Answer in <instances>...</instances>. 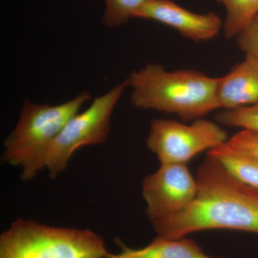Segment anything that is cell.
I'll use <instances>...</instances> for the list:
<instances>
[{
	"label": "cell",
	"instance_id": "5",
	"mask_svg": "<svg viewBox=\"0 0 258 258\" xmlns=\"http://www.w3.org/2000/svg\"><path fill=\"white\" fill-rule=\"evenodd\" d=\"M125 82L97 97L84 111L76 113L61 129L47 150L45 168L55 179L67 167L76 151L106 142L111 131V118L121 98Z\"/></svg>",
	"mask_w": 258,
	"mask_h": 258
},
{
	"label": "cell",
	"instance_id": "13",
	"mask_svg": "<svg viewBox=\"0 0 258 258\" xmlns=\"http://www.w3.org/2000/svg\"><path fill=\"white\" fill-rule=\"evenodd\" d=\"M149 0H104L105 10L102 22L110 28L124 25L136 18Z\"/></svg>",
	"mask_w": 258,
	"mask_h": 258
},
{
	"label": "cell",
	"instance_id": "11",
	"mask_svg": "<svg viewBox=\"0 0 258 258\" xmlns=\"http://www.w3.org/2000/svg\"><path fill=\"white\" fill-rule=\"evenodd\" d=\"M208 155L235 179L258 191V158L231 147L227 142L208 151Z\"/></svg>",
	"mask_w": 258,
	"mask_h": 258
},
{
	"label": "cell",
	"instance_id": "9",
	"mask_svg": "<svg viewBox=\"0 0 258 258\" xmlns=\"http://www.w3.org/2000/svg\"><path fill=\"white\" fill-rule=\"evenodd\" d=\"M219 108L235 109L258 103V58L246 55L229 74L217 78Z\"/></svg>",
	"mask_w": 258,
	"mask_h": 258
},
{
	"label": "cell",
	"instance_id": "10",
	"mask_svg": "<svg viewBox=\"0 0 258 258\" xmlns=\"http://www.w3.org/2000/svg\"><path fill=\"white\" fill-rule=\"evenodd\" d=\"M118 254H108L107 258H222L209 256L203 252L195 240L185 238H168L158 236L157 238L142 248L127 247L119 239Z\"/></svg>",
	"mask_w": 258,
	"mask_h": 258
},
{
	"label": "cell",
	"instance_id": "14",
	"mask_svg": "<svg viewBox=\"0 0 258 258\" xmlns=\"http://www.w3.org/2000/svg\"><path fill=\"white\" fill-rule=\"evenodd\" d=\"M220 124L238 127L258 134V103L235 109L225 110L215 116Z\"/></svg>",
	"mask_w": 258,
	"mask_h": 258
},
{
	"label": "cell",
	"instance_id": "16",
	"mask_svg": "<svg viewBox=\"0 0 258 258\" xmlns=\"http://www.w3.org/2000/svg\"><path fill=\"white\" fill-rule=\"evenodd\" d=\"M227 143L231 147L258 158V134L242 129L232 136Z\"/></svg>",
	"mask_w": 258,
	"mask_h": 258
},
{
	"label": "cell",
	"instance_id": "3",
	"mask_svg": "<svg viewBox=\"0 0 258 258\" xmlns=\"http://www.w3.org/2000/svg\"><path fill=\"white\" fill-rule=\"evenodd\" d=\"M91 99L83 92L55 106L25 101L16 126L5 139L3 161L21 167L22 179H34L45 169L47 150L61 129Z\"/></svg>",
	"mask_w": 258,
	"mask_h": 258
},
{
	"label": "cell",
	"instance_id": "7",
	"mask_svg": "<svg viewBox=\"0 0 258 258\" xmlns=\"http://www.w3.org/2000/svg\"><path fill=\"white\" fill-rule=\"evenodd\" d=\"M198 191L187 164H161L142 183L148 218L154 225L177 215L192 203Z\"/></svg>",
	"mask_w": 258,
	"mask_h": 258
},
{
	"label": "cell",
	"instance_id": "12",
	"mask_svg": "<svg viewBox=\"0 0 258 258\" xmlns=\"http://www.w3.org/2000/svg\"><path fill=\"white\" fill-rule=\"evenodd\" d=\"M225 7L226 18L223 25L227 39L237 35L258 14V0H217Z\"/></svg>",
	"mask_w": 258,
	"mask_h": 258
},
{
	"label": "cell",
	"instance_id": "4",
	"mask_svg": "<svg viewBox=\"0 0 258 258\" xmlns=\"http://www.w3.org/2000/svg\"><path fill=\"white\" fill-rule=\"evenodd\" d=\"M93 231L56 227L19 218L0 236V258H107Z\"/></svg>",
	"mask_w": 258,
	"mask_h": 258
},
{
	"label": "cell",
	"instance_id": "1",
	"mask_svg": "<svg viewBox=\"0 0 258 258\" xmlns=\"http://www.w3.org/2000/svg\"><path fill=\"white\" fill-rule=\"evenodd\" d=\"M198 191L188 208L154 224L158 236L181 238L192 232L232 230L258 234V191L207 156L198 168Z\"/></svg>",
	"mask_w": 258,
	"mask_h": 258
},
{
	"label": "cell",
	"instance_id": "8",
	"mask_svg": "<svg viewBox=\"0 0 258 258\" xmlns=\"http://www.w3.org/2000/svg\"><path fill=\"white\" fill-rule=\"evenodd\" d=\"M136 18L164 24L196 42L215 38L223 27L221 19L215 13L197 14L172 0H149Z\"/></svg>",
	"mask_w": 258,
	"mask_h": 258
},
{
	"label": "cell",
	"instance_id": "2",
	"mask_svg": "<svg viewBox=\"0 0 258 258\" xmlns=\"http://www.w3.org/2000/svg\"><path fill=\"white\" fill-rule=\"evenodd\" d=\"M132 89L131 102L144 110L174 113L184 121L203 118L219 108L217 78L194 70L167 71L160 64L147 63L125 81Z\"/></svg>",
	"mask_w": 258,
	"mask_h": 258
},
{
	"label": "cell",
	"instance_id": "6",
	"mask_svg": "<svg viewBox=\"0 0 258 258\" xmlns=\"http://www.w3.org/2000/svg\"><path fill=\"white\" fill-rule=\"evenodd\" d=\"M229 140L225 129L204 118L186 125L171 119H154L147 139L148 149L161 164H187L205 150Z\"/></svg>",
	"mask_w": 258,
	"mask_h": 258
},
{
	"label": "cell",
	"instance_id": "15",
	"mask_svg": "<svg viewBox=\"0 0 258 258\" xmlns=\"http://www.w3.org/2000/svg\"><path fill=\"white\" fill-rule=\"evenodd\" d=\"M240 50L246 55L253 56L258 58V14L236 36Z\"/></svg>",
	"mask_w": 258,
	"mask_h": 258
}]
</instances>
